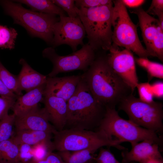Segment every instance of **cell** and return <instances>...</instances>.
I'll use <instances>...</instances> for the list:
<instances>
[{
    "label": "cell",
    "mask_w": 163,
    "mask_h": 163,
    "mask_svg": "<svg viewBox=\"0 0 163 163\" xmlns=\"http://www.w3.org/2000/svg\"><path fill=\"white\" fill-rule=\"evenodd\" d=\"M136 88L139 93V98L141 101L148 103L154 101L151 84L149 82L139 83Z\"/></svg>",
    "instance_id": "f1b7e54d"
},
{
    "label": "cell",
    "mask_w": 163,
    "mask_h": 163,
    "mask_svg": "<svg viewBox=\"0 0 163 163\" xmlns=\"http://www.w3.org/2000/svg\"><path fill=\"white\" fill-rule=\"evenodd\" d=\"M96 52L87 43L80 50L69 55L61 56L52 47L44 49L42 52L43 57L49 60L53 67L47 76L53 77L59 73L81 70L86 71L94 60Z\"/></svg>",
    "instance_id": "9c48e42d"
},
{
    "label": "cell",
    "mask_w": 163,
    "mask_h": 163,
    "mask_svg": "<svg viewBox=\"0 0 163 163\" xmlns=\"http://www.w3.org/2000/svg\"><path fill=\"white\" fill-rule=\"evenodd\" d=\"M15 116L8 114L0 120V142L12 138L14 134Z\"/></svg>",
    "instance_id": "484cf974"
},
{
    "label": "cell",
    "mask_w": 163,
    "mask_h": 163,
    "mask_svg": "<svg viewBox=\"0 0 163 163\" xmlns=\"http://www.w3.org/2000/svg\"><path fill=\"white\" fill-rule=\"evenodd\" d=\"M135 62L147 72L150 80L155 77L163 78V65L149 60L148 58L138 57L135 58Z\"/></svg>",
    "instance_id": "603a6c76"
},
{
    "label": "cell",
    "mask_w": 163,
    "mask_h": 163,
    "mask_svg": "<svg viewBox=\"0 0 163 163\" xmlns=\"http://www.w3.org/2000/svg\"><path fill=\"white\" fill-rule=\"evenodd\" d=\"M30 163H64V162L58 153L51 152L44 158L38 160L34 159Z\"/></svg>",
    "instance_id": "e575fe53"
},
{
    "label": "cell",
    "mask_w": 163,
    "mask_h": 163,
    "mask_svg": "<svg viewBox=\"0 0 163 163\" xmlns=\"http://www.w3.org/2000/svg\"><path fill=\"white\" fill-rule=\"evenodd\" d=\"M34 159L40 160L45 158L54 150L52 142H42L32 146Z\"/></svg>",
    "instance_id": "4316f807"
},
{
    "label": "cell",
    "mask_w": 163,
    "mask_h": 163,
    "mask_svg": "<svg viewBox=\"0 0 163 163\" xmlns=\"http://www.w3.org/2000/svg\"><path fill=\"white\" fill-rule=\"evenodd\" d=\"M66 125L69 128L91 130L98 128L106 107L94 97L81 79L73 95L67 101Z\"/></svg>",
    "instance_id": "7a4b0ae2"
},
{
    "label": "cell",
    "mask_w": 163,
    "mask_h": 163,
    "mask_svg": "<svg viewBox=\"0 0 163 163\" xmlns=\"http://www.w3.org/2000/svg\"><path fill=\"white\" fill-rule=\"evenodd\" d=\"M0 79L6 87L18 96L22 95L18 85L17 75L9 72L0 61Z\"/></svg>",
    "instance_id": "cb8c5ba5"
},
{
    "label": "cell",
    "mask_w": 163,
    "mask_h": 163,
    "mask_svg": "<svg viewBox=\"0 0 163 163\" xmlns=\"http://www.w3.org/2000/svg\"><path fill=\"white\" fill-rule=\"evenodd\" d=\"M59 21L53 27V38L51 45L55 48L62 45H68L73 52L79 45L84 44L83 40L86 35L84 26L78 16L71 18L59 16Z\"/></svg>",
    "instance_id": "8fae6325"
},
{
    "label": "cell",
    "mask_w": 163,
    "mask_h": 163,
    "mask_svg": "<svg viewBox=\"0 0 163 163\" xmlns=\"http://www.w3.org/2000/svg\"><path fill=\"white\" fill-rule=\"evenodd\" d=\"M5 13L11 17L14 24L24 27L30 36L40 38L51 46L53 27L59 20L57 15L33 11L13 1L0 0Z\"/></svg>",
    "instance_id": "277c9868"
},
{
    "label": "cell",
    "mask_w": 163,
    "mask_h": 163,
    "mask_svg": "<svg viewBox=\"0 0 163 163\" xmlns=\"http://www.w3.org/2000/svg\"><path fill=\"white\" fill-rule=\"evenodd\" d=\"M152 91L153 96L157 98L163 96V83L161 81L156 82L151 85Z\"/></svg>",
    "instance_id": "d590c367"
},
{
    "label": "cell",
    "mask_w": 163,
    "mask_h": 163,
    "mask_svg": "<svg viewBox=\"0 0 163 163\" xmlns=\"http://www.w3.org/2000/svg\"><path fill=\"white\" fill-rule=\"evenodd\" d=\"M98 128L121 143L128 142L132 145L145 140L150 139L160 146L163 142L161 137L155 132L121 117L115 107H106L105 114Z\"/></svg>",
    "instance_id": "8992f818"
},
{
    "label": "cell",
    "mask_w": 163,
    "mask_h": 163,
    "mask_svg": "<svg viewBox=\"0 0 163 163\" xmlns=\"http://www.w3.org/2000/svg\"><path fill=\"white\" fill-rule=\"evenodd\" d=\"M18 35L14 28L0 24V48L14 49Z\"/></svg>",
    "instance_id": "d4e9b609"
},
{
    "label": "cell",
    "mask_w": 163,
    "mask_h": 163,
    "mask_svg": "<svg viewBox=\"0 0 163 163\" xmlns=\"http://www.w3.org/2000/svg\"><path fill=\"white\" fill-rule=\"evenodd\" d=\"M19 63L22 67L17 77L19 86L21 91L27 92L46 84L47 76L34 70L23 58L20 59Z\"/></svg>",
    "instance_id": "ac0fdd59"
},
{
    "label": "cell",
    "mask_w": 163,
    "mask_h": 163,
    "mask_svg": "<svg viewBox=\"0 0 163 163\" xmlns=\"http://www.w3.org/2000/svg\"><path fill=\"white\" fill-rule=\"evenodd\" d=\"M81 79V75L47 76L44 94H52L67 102L75 93Z\"/></svg>",
    "instance_id": "9a60e30c"
},
{
    "label": "cell",
    "mask_w": 163,
    "mask_h": 163,
    "mask_svg": "<svg viewBox=\"0 0 163 163\" xmlns=\"http://www.w3.org/2000/svg\"><path fill=\"white\" fill-rule=\"evenodd\" d=\"M98 149L91 148L83 150L70 152H58L64 163H89L94 159V153Z\"/></svg>",
    "instance_id": "44dd1931"
},
{
    "label": "cell",
    "mask_w": 163,
    "mask_h": 163,
    "mask_svg": "<svg viewBox=\"0 0 163 163\" xmlns=\"http://www.w3.org/2000/svg\"><path fill=\"white\" fill-rule=\"evenodd\" d=\"M81 75L95 98L106 107L115 108L124 97L133 94L130 88L110 67L106 55L96 54Z\"/></svg>",
    "instance_id": "6da1fadb"
},
{
    "label": "cell",
    "mask_w": 163,
    "mask_h": 163,
    "mask_svg": "<svg viewBox=\"0 0 163 163\" xmlns=\"http://www.w3.org/2000/svg\"><path fill=\"white\" fill-rule=\"evenodd\" d=\"M16 100L0 97V120L8 114L9 110L12 108Z\"/></svg>",
    "instance_id": "836d02e7"
},
{
    "label": "cell",
    "mask_w": 163,
    "mask_h": 163,
    "mask_svg": "<svg viewBox=\"0 0 163 163\" xmlns=\"http://www.w3.org/2000/svg\"><path fill=\"white\" fill-rule=\"evenodd\" d=\"M123 3L126 7L136 8L139 7L145 3L144 0H121Z\"/></svg>",
    "instance_id": "74e56055"
},
{
    "label": "cell",
    "mask_w": 163,
    "mask_h": 163,
    "mask_svg": "<svg viewBox=\"0 0 163 163\" xmlns=\"http://www.w3.org/2000/svg\"><path fill=\"white\" fill-rule=\"evenodd\" d=\"M106 55L110 67L119 77L131 88L133 93L139 83L135 61L132 52L127 49L120 50L111 46Z\"/></svg>",
    "instance_id": "7c38bea8"
},
{
    "label": "cell",
    "mask_w": 163,
    "mask_h": 163,
    "mask_svg": "<svg viewBox=\"0 0 163 163\" xmlns=\"http://www.w3.org/2000/svg\"><path fill=\"white\" fill-rule=\"evenodd\" d=\"M53 149L58 152H73L91 148L98 149L104 146L123 149L117 139L111 137L103 131H96L76 128L56 130L53 134Z\"/></svg>",
    "instance_id": "5b68a950"
},
{
    "label": "cell",
    "mask_w": 163,
    "mask_h": 163,
    "mask_svg": "<svg viewBox=\"0 0 163 163\" xmlns=\"http://www.w3.org/2000/svg\"><path fill=\"white\" fill-rule=\"evenodd\" d=\"M113 10V2L97 7L78 8L88 43L96 52L101 50L109 51L111 46Z\"/></svg>",
    "instance_id": "3957f363"
},
{
    "label": "cell",
    "mask_w": 163,
    "mask_h": 163,
    "mask_svg": "<svg viewBox=\"0 0 163 163\" xmlns=\"http://www.w3.org/2000/svg\"><path fill=\"white\" fill-rule=\"evenodd\" d=\"M42 102L50 122L57 130L64 129L67 119V102L61 98L45 94Z\"/></svg>",
    "instance_id": "2e32d148"
},
{
    "label": "cell",
    "mask_w": 163,
    "mask_h": 163,
    "mask_svg": "<svg viewBox=\"0 0 163 163\" xmlns=\"http://www.w3.org/2000/svg\"><path fill=\"white\" fill-rule=\"evenodd\" d=\"M94 160L96 163H121L109 149L103 147L100 148L99 152Z\"/></svg>",
    "instance_id": "1f68e13d"
},
{
    "label": "cell",
    "mask_w": 163,
    "mask_h": 163,
    "mask_svg": "<svg viewBox=\"0 0 163 163\" xmlns=\"http://www.w3.org/2000/svg\"><path fill=\"white\" fill-rule=\"evenodd\" d=\"M137 16L145 49L151 56L163 61V29L158 19L141 7L130 11Z\"/></svg>",
    "instance_id": "30bf717a"
},
{
    "label": "cell",
    "mask_w": 163,
    "mask_h": 163,
    "mask_svg": "<svg viewBox=\"0 0 163 163\" xmlns=\"http://www.w3.org/2000/svg\"><path fill=\"white\" fill-rule=\"evenodd\" d=\"M145 11L149 15L157 16L161 27L163 28V0H152L149 7Z\"/></svg>",
    "instance_id": "f546056e"
},
{
    "label": "cell",
    "mask_w": 163,
    "mask_h": 163,
    "mask_svg": "<svg viewBox=\"0 0 163 163\" xmlns=\"http://www.w3.org/2000/svg\"><path fill=\"white\" fill-rule=\"evenodd\" d=\"M113 2L111 0H76L75 4L78 8H91L107 5Z\"/></svg>",
    "instance_id": "d6a6232c"
},
{
    "label": "cell",
    "mask_w": 163,
    "mask_h": 163,
    "mask_svg": "<svg viewBox=\"0 0 163 163\" xmlns=\"http://www.w3.org/2000/svg\"><path fill=\"white\" fill-rule=\"evenodd\" d=\"M142 163H163L162 158H151L144 161Z\"/></svg>",
    "instance_id": "f35d334b"
},
{
    "label": "cell",
    "mask_w": 163,
    "mask_h": 163,
    "mask_svg": "<svg viewBox=\"0 0 163 163\" xmlns=\"http://www.w3.org/2000/svg\"><path fill=\"white\" fill-rule=\"evenodd\" d=\"M56 5L62 9L71 18L78 16L77 14L78 8L75 4L74 0H52Z\"/></svg>",
    "instance_id": "83f0119b"
},
{
    "label": "cell",
    "mask_w": 163,
    "mask_h": 163,
    "mask_svg": "<svg viewBox=\"0 0 163 163\" xmlns=\"http://www.w3.org/2000/svg\"><path fill=\"white\" fill-rule=\"evenodd\" d=\"M112 1V46L128 50L139 57L151 56L140 40L137 26L130 18L126 6L121 0Z\"/></svg>",
    "instance_id": "52a82bcc"
},
{
    "label": "cell",
    "mask_w": 163,
    "mask_h": 163,
    "mask_svg": "<svg viewBox=\"0 0 163 163\" xmlns=\"http://www.w3.org/2000/svg\"><path fill=\"white\" fill-rule=\"evenodd\" d=\"M52 134L46 131L24 130L15 131L11 138L18 145L26 144L33 146L42 142L51 141Z\"/></svg>",
    "instance_id": "d6986e66"
},
{
    "label": "cell",
    "mask_w": 163,
    "mask_h": 163,
    "mask_svg": "<svg viewBox=\"0 0 163 163\" xmlns=\"http://www.w3.org/2000/svg\"><path fill=\"white\" fill-rule=\"evenodd\" d=\"M129 151L123 150L122 163L137 162L142 163L151 158H162L159 145L154 141L146 139L132 145Z\"/></svg>",
    "instance_id": "5bb4252c"
},
{
    "label": "cell",
    "mask_w": 163,
    "mask_h": 163,
    "mask_svg": "<svg viewBox=\"0 0 163 163\" xmlns=\"http://www.w3.org/2000/svg\"><path fill=\"white\" fill-rule=\"evenodd\" d=\"M19 145L12 138L0 142V161L6 163H18Z\"/></svg>",
    "instance_id": "7402d4cb"
},
{
    "label": "cell",
    "mask_w": 163,
    "mask_h": 163,
    "mask_svg": "<svg viewBox=\"0 0 163 163\" xmlns=\"http://www.w3.org/2000/svg\"><path fill=\"white\" fill-rule=\"evenodd\" d=\"M18 145L19 156L18 163H29L34 159L32 146L26 144Z\"/></svg>",
    "instance_id": "4dcf8cb0"
},
{
    "label": "cell",
    "mask_w": 163,
    "mask_h": 163,
    "mask_svg": "<svg viewBox=\"0 0 163 163\" xmlns=\"http://www.w3.org/2000/svg\"><path fill=\"white\" fill-rule=\"evenodd\" d=\"M14 2L24 4L33 11L45 14H53L59 16H66V12L50 0H17Z\"/></svg>",
    "instance_id": "ffe728a7"
},
{
    "label": "cell",
    "mask_w": 163,
    "mask_h": 163,
    "mask_svg": "<svg viewBox=\"0 0 163 163\" xmlns=\"http://www.w3.org/2000/svg\"><path fill=\"white\" fill-rule=\"evenodd\" d=\"M46 85L27 92L18 97L11 108L15 117L28 113L38 107L39 103L42 102Z\"/></svg>",
    "instance_id": "e0dca14e"
},
{
    "label": "cell",
    "mask_w": 163,
    "mask_h": 163,
    "mask_svg": "<svg viewBox=\"0 0 163 163\" xmlns=\"http://www.w3.org/2000/svg\"><path fill=\"white\" fill-rule=\"evenodd\" d=\"M91 162H90V163H91Z\"/></svg>",
    "instance_id": "60d3db41"
},
{
    "label": "cell",
    "mask_w": 163,
    "mask_h": 163,
    "mask_svg": "<svg viewBox=\"0 0 163 163\" xmlns=\"http://www.w3.org/2000/svg\"><path fill=\"white\" fill-rule=\"evenodd\" d=\"M124 111L129 120L134 124L162 134L163 131V105L154 101L150 103L141 101L131 94L124 97L117 105Z\"/></svg>",
    "instance_id": "ba28073f"
},
{
    "label": "cell",
    "mask_w": 163,
    "mask_h": 163,
    "mask_svg": "<svg viewBox=\"0 0 163 163\" xmlns=\"http://www.w3.org/2000/svg\"><path fill=\"white\" fill-rule=\"evenodd\" d=\"M50 123L44 108L38 107L24 115L15 117L14 127L15 131H41L53 134L57 130Z\"/></svg>",
    "instance_id": "4fadbf2b"
},
{
    "label": "cell",
    "mask_w": 163,
    "mask_h": 163,
    "mask_svg": "<svg viewBox=\"0 0 163 163\" xmlns=\"http://www.w3.org/2000/svg\"><path fill=\"white\" fill-rule=\"evenodd\" d=\"M0 97L7 98L17 99L19 96L9 90L5 85L0 79Z\"/></svg>",
    "instance_id": "8d00e7d4"
},
{
    "label": "cell",
    "mask_w": 163,
    "mask_h": 163,
    "mask_svg": "<svg viewBox=\"0 0 163 163\" xmlns=\"http://www.w3.org/2000/svg\"><path fill=\"white\" fill-rule=\"evenodd\" d=\"M0 163H6L0 161Z\"/></svg>",
    "instance_id": "ab89813d"
}]
</instances>
